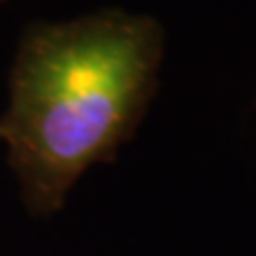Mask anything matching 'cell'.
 I'll return each instance as SVG.
<instances>
[{"label": "cell", "instance_id": "1", "mask_svg": "<svg viewBox=\"0 0 256 256\" xmlns=\"http://www.w3.org/2000/svg\"><path fill=\"white\" fill-rule=\"evenodd\" d=\"M162 52L159 22L124 10L28 24L0 140L31 214H55L86 168L114 159L154 95Z\"/></svg>", "mask_w": 256, "mask_h": 256}]
</instances>
